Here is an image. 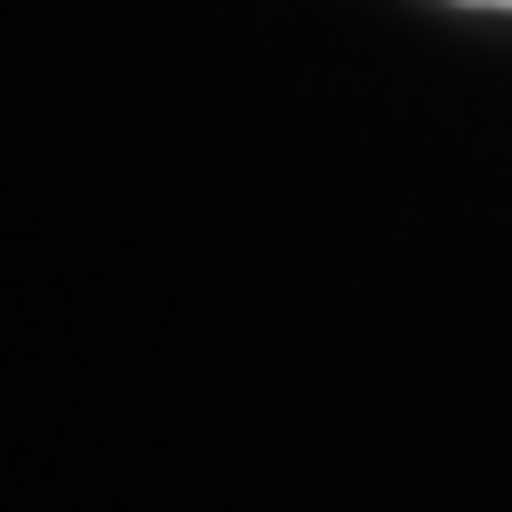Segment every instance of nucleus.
I'll return each instance as SVG.
<instances>
[{
	"label": "nucleus",
	"instance_id": "f257e3e1",
	"mask_svg": "<svg viewBox=\"0 0 512 512\" xmlns=\"http://www.w3.org/2000/svg\"><path fill=\"white\" fill-rule=\"evenodd\" d=\"M488 8H512V0H488Z\"/></svg>",
	"mask_w": 512,
	"mask_h": 512
}]
</instances>
